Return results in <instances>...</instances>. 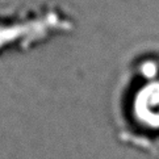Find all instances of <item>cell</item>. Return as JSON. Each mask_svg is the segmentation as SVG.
<instances>
[{
  "label": "cell",
  "mask_w": 159,
  "mask_h": 159,
  "mask_svg": "<svg viewBox=\"0 0 159 159\" xmlns=\"http://www.w3.org/2000/svg\"><path fill=\"white\" fill-rule=\"evenodd\" d=\"M67 28L69 21L53 11L28 17L0 19V53L28 49Z\"/></svg>",
  "instance_id": "6da1fadb"
},
{
  "label": "cell",
  "mask_w": 159,
  "mask_h": 159,
  "mask_svg": "<svg viewBox=\"0 0 159 159\" xmlns=\"http://www.w3.org/2000/svg\"><path fill=\"white\" fill-rule=\"evenodd\" d=\"M129 113L139 129L159 133V78L143 80L135 88L130 98Z\"/></svg>",
  "instance_id": "7a4b0ae2"
},
{
  "label": "cell",
  "mask_w": 159,
  "mask_h": 159,
  "mask_svg": "<svg viewBox=\"0 0 159 159\" xmlns=\"http://www.w3.org/2000/svg\"><path fill=\"white\" fill-rule=\"evenodd\" d=\"M141 75L143 80H151V79L159 78V66L154 61H147L141 65Z\"/></svg>",
  "instance_id": "3957f363"
}]
</instances>
